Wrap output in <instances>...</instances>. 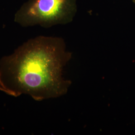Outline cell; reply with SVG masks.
I'll list each match as a JSON object with an SVG mask.
<instances>
[{
    "instance_id": "1",
    "label": "cell",
    "mask_w": 135,
    "mask_h": 135,
    "mask_svg": "<svg viewBox=\"0 0 135 135\" xmlns=\"http://www.w3.org/2000/svg\"><path fill=\"white\" fill-rule=\"evenodd\" d=\"M71 58L62 38L30 39L0 60V91L14 97L27 95L37 101L63 96L72 84L63 76Z\"/></svg>"
},
{
    "instance_id": "2",
    "label": "cell",
    "mask_w": 135,
    "mask_h": 135,
    "mask_svg": "<svg viewBox=\"0 0 135 135\" xmlns=\"http://www.w3.org/2000/svg\"><path fill=\"white\" fill-rule=\"evenodd\" d=\"M77 0H29L15 15V22L27 27L45 28L71 23L77 12Z\"/></svg>"
},
{
    "instance_id": "3",
    "label": "cell",
    "mask_w": 135,
    "mask_h": 135,
    "mask_svg": "<svg viewBox=\"0 0 135 135\" xmlns=\"http://www.w3.org/2000/svg\"><path fill=\"white\" fill-rule=\"evenodd\" d=\"M133 2L135 4V0H133Z\"/></svg>"
}]
</instances>
